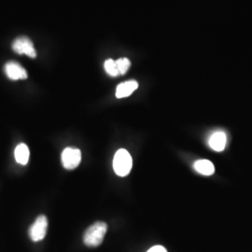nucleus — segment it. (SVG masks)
I'll use <instances>...</instances> for the list:
<instances>
[{"instance_id": "0eeeda50", "label": "nucleus", "mask_w": 252, "mask_h": 252, "mask_svg": "<svg viewBox=\"0 0 252 252\" xmlns=\"http://www.w3.org/2000/svg\"><path fill=\"white\" fill-rule=\"evenodd\" d=\"M227 135L223 131H216L208 138L209 147L215 152H222L225 149Z\"/></svg>"}, {"instance_id": "20e7f679", "label": "nucleus", "mask_w": 252, "mask_h": 252, "mask_svg": "<svg viewBox=\"0 0 252 252\" xmlns=\"http://www.w3.org/2000/svg\"><path fill=\"white\" fill-rule=\"evenodd\" d=\"M81 161V153L79 149L66 148L62 153V163L65 169L72 170L79 166Z\"/></svg>"}, {"instance_id": "6e6552de", "label": "nucleus", "mask_w": 252, "mask_h": 252, "mask_svg": "<svg viewBox=\"0 0 252 252\" xmlns=\"http://www.w3.org/2000/svg\"><path fill=\"white\" fill-rule=\"evenodd\" d=\"M138 87V83L135 81H128L119 84L116 89V97L125 98L131 95Z\"/></svg>"}, {"instance_id": "ddd939ff", "label": "nucleus", "mask_w": 252, "mask_h": 252, "mask_svg": "<svg viewBox=\"0 0 252 252\" xmlns=\"http://www.w3.org/2000/svg\"><path fill=\"white\" fill-rule=\"evenodd\" d=\"M147 252H167V251L162 246H154Z\"/></svg>"}, {"instance_id": "423d86ee", "label": "nucleus", "mask_w": 252, "mask_h": 252, "mask_svg": "<svg viewBox=\"0 0 252 252\" xmlns=\"http://www.w3.org/2000/svg\"><path fill=\"white\" fill-rule=\"evenodd\" d=\"M5 72L11 81L18 80H26L27 78V73L26 69L15 62H9L5 65Z\"/></svg>"}, {"instance_id": "1a4fd4ad", "label": "nucleus", "mask_w": 252, "mask_h": 252, "mask_svg": "<svg viewBox=\"0 0 252 252\" xmlns=\"http://www.w3.org/2000/svg\"><path fill=\"white\" fill-rule=\"evenodd\" d=\"M193 167L199 174L204 176H211L215 172L214 164L208 160H198L194 162Z\"/></svg>"}, {"instance_id": "f8f14e48", "label": "nucleus", "mask_w": 252, "mask_h": 252, "mask_svg": "<svg viewBox=\"0 0 252 252\" xmlns=\"http://www.w3.org/2000/svg\"><path fill=\"white\" fill-rule=\"evenodd\" d=\"M116 63L120 75H125L129 70L131 65V62L128 58H120L116 60Z\"/></svg>"}, {"instance_id": "39448f33", "label": "nucleus", "mask_w": 252, "mask_h": 252, "mask_svg": "<svg viewBox=\"0 0 252 252\" xmlns=\"http://www.w3.org/2000/svg\"><path fill=\"white\" fill-rule=\"evenodd\" d=\"M12 49L19 54H26L31 58H35L36 52L32 41L27 36H20L16 38L12 44Z\"/></svg>"}, {"instance_id": "9d476101", "label": "nucleus", "mask_w": 252, "mask_h": 252, "mask_svg": "<svg viewBox=\"0 0 252 252\" xmlns=\"http://www.w3.org/2000/svg\"><path fill=\"white\" fill-rule=\"evenodd\" d=\"M14 156H15L16 162L20 164L26 165L29 161V156H30V152L27 145L24 143L19 144L14 151Z\"/></svg>"}, {"instance_id": "f257e3e1", "label": "nucleus", "mask_w": 252, "mask_h": 252, "mask_svg": "<svg viewBox=\"0 0 252 252\" xmlns=\"http://www.w3.org/2000/svg\"><path fill=\"white\" fill-rule=\"evenodd\" d=\"M107 231L108 225L106 222L96 221L85 231L83 235V242L87 247H98L103 242Z\"/></svg>"}, {"instance_id": "7ed1b4c3", "label": "nucleus", "mask_w": 252, "mask_h": 252, "mask_svg": "<svg viewBox=\"0 0 252 252\" xmlns=\"http://www.w3.org/2000/svg\"><path fill=\"white\" fill-rule=\"evenodd\" d=\"M48 228V220L44 215L37 217L29 229V236L32 241L38 242L46 236Z\"/></svg>"}, {"instance_id": "f03ea898", "label": "nucleus", "mask_w": 252, "mask_h": 252, "mask_svg": "<svg viewBox=\"0 0 252 252\" xmlns=\"http://www.w3.org/2000/svg\"><path fill=\"white\" fill-rule=\"evenodd\" d=\"M133 165V160L131 154L125 149H121L115 153L113 158V169L118 176L126 177L127 176Z\"/></svg>"}, {"instance_id": "9b49d317", "label": "nucleus", "mask_w": 252, "mask_h": 252, "mask_svg": "<svg viewBox=\"0 0 252 252\" xmlns=\"http://www.w3.org/2000/svg\"><path fill=\"white\" fill-rule=\"evenodd\" d=\"M104 67H105L106 72L108 73V75L111 77H117L120 75L116 61H114L112 59L107 60L104 63Z\"/></svg>"}]
</instances>
